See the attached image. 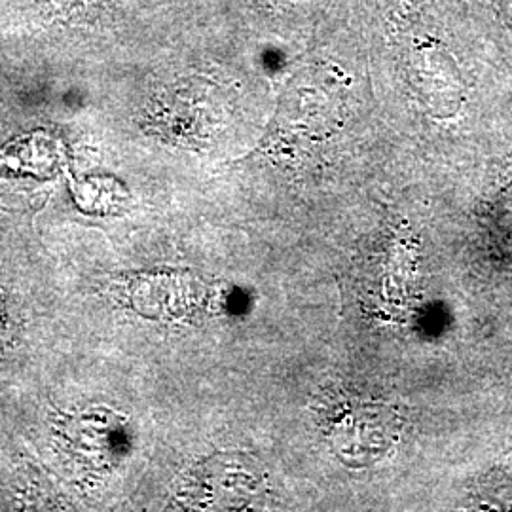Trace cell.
Listing matches in <instances>:
<instances>
[{
    "mask_svg": "<svg viewBox=\"0 0 512 512\" xmlns=\"http://www.w3.org/2000/svg\"><path fill=\"white\" fill-rule=\"evenodd\" d=\"M329 427L334 452L361 465L382 458L397 439L395 412L385 404L361 399H344L332 404Z\"/></svg>",
    "mask_w": 512,
    "mask_h": 512,
    "instance_id": "1",
    "label": "cell"
}]
</instances>
